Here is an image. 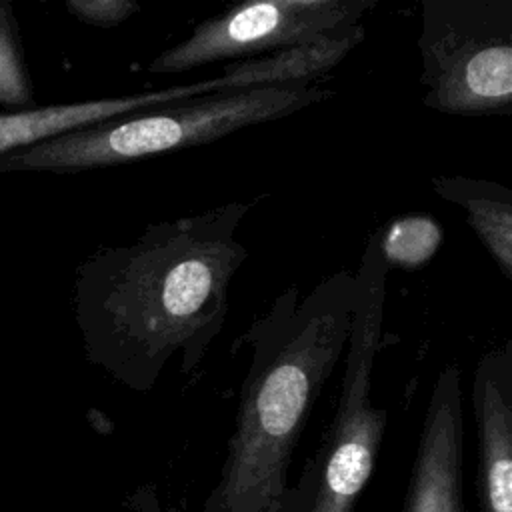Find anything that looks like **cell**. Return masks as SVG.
Instances as JSON below:
<instances>
[{
  "label": "cell",
  "instance_id": "cell-1",
  "mask_svg": "<svg viewBox=\"0 0 512 512\" xmlns=\"http://www.w3.org/2000/svg\"><path fill=\"white\" fill-rule=\"evenodd\" d=\"M252 202H228L148 224L96 260L88 316L100 362L148 392L178 356L182 374L204 360L228 316V292L248 252L236 236Z\"/></svg>",
  "mask_w": 512,
  "mask_h": 512
},
{
  "label": "cell",
  "instance_id": "cell-2",
  "mask_svg": "<svg viewBox=\"0 0 512 512\" xmlns=\"http://www.w3.org/2000/svg\"><path fill=\"white\" fill-rule=\"evenodd\" d=\"M354 306V272L326 276L306 294L282 290L242 336L250 364L222 472L228 512H274L310 408L342 358Z\"/></svg>",
  "mask_w": 512,
  "mask_h": 512
},
{
  "label": "cell",
  "instance_id": "cell-3",
  "mask_svg": "<svg viewBox=\"0 0 512 512\" xmlns=\"http://www.w3.org/2000/svg\"><path fill=\"white\" fill-rule=\"evenodd\" d=\"M332 96V90L318 84L204 94L44 140L18 160L54 170L118 166L210 144L248 126L296 114Z\"/></svg>",
  "mask_w": 512,
  "mask_h": 512
},
{
  "label": "cell",
  "instance_id": "cell-4",
  "mask_svg": "<svg viewBox=\"0 0 512 512\" xmlns=\"http://www.w3.org/2000/svg\"><path fill=\"white\" fill-rule=\"evenodd\" d=\"M418 50L426 108L512 112V0H422Z\"/></svg>",
  "mask_w": 512,
  "mask_h": 512
},
{
  "label": "cell",
  "instance_id": "cell-5",
  "mask_svg": "<svg viewBox=\"0 0 512 512\" xmlns=\"http://www.w3.org/2000/svg\"><path fill=\"white\" fill-rule=\"evenodd\" d=\"M376 0H254L202 20L188 38L160 52L152 74H178L222 60H248L306 46L360 26Z\"/></svg>",
  "mask_w": 512,
  "mask_h": 512
},
{
  "label": "cell",
  "instance_id": "cell-6",
  "mask_svg": "<svg viewBox=\"0 0 512 512\" xmlns=\"http://www.w3.org/2000/svg\"><path fill=\"white\" fill-rule=\"evenodd\" d=\"M462 390L456 364L434 382L412 468L408 512H460Z\"/></svg>",
  "mask_w": 512,
  "mask_h": 512
},
{
  "label": "cell",
  "instance_id": "cell-7",
  "mask_svg": "<svg viewBox=\"0 0 512 512\" xmlns=\"http://www.w3.org/2000/svg\"><path fill=\"white\" fill-rule=\"evenodd\" d=\"M472 410L478 432L482 512H512V340L476 364Z\"/></svg>",
  "mask_w": 512,
  "mask_h": 512
},
{
  "label": "cell",
  "instance_id": "cell-8",
  "mask_svg": "<svg viewBox=\"0 0 512 512\" xmlns=\"http://www.w3.org/2000/svg\"><path fill=\"white\" fill-rule=\"evenodd\" d=\"M228 90L226 78L220 74L216 78L198 80L192 84L170 86L154 92H142L118 98H100L76 104H58L38 110H26L16 114H0V152L8 148H18L34 142H44L56 136H64L76 130H84L102 122L132 116L156 106L170 102H182L198 98L204 94Z\"/></svg>",
  "mask_w": 512,
  "mask_h": 512
},
{
  "label": "cell",
  "instance_id": "cell-9",
  "mask_svg": "<svg viewBox=\"0 0 512 512\" xmlns=\"http://www.w3.org/2000/svg\"><path fill=\"white\" fill-rule=\"evenodd\" d=\"M386 410L340 408L320 454V482L312 512H352L368 482L384 438Z\"/></svg>",
  "mask_w": 512,
  "mask_h": 512
},
{
  "label": "cell",
  "instance_id": "cell-10",
  "mask_svg": "<svg viewBox=\"0 0 512 512\" xmlns=\"http://www.w3.org/2000/svg\"><path fill=\"white\" fill-rule=\"evenodd\" d=\"M432 188L442 200L466 212L468 226L502 276L512 280V190L470 176H434Z\"/></svg>",
  "mask_w": 512,
  "mask_h": 512
},
{
  "label": "cell",
  "instance_id": "cell-11",
  "mask_svg": "<svg viewBox=\"0 0 512 512\" xmlns=\"http://www.w3.org/2000/svg\"><path fill=\"white\" fill-rule=\"evenodd\" d=\"M444 232L436 218L426 214H408L390 220L378 228L380 252L386 266L420 268L434 258Z\"/></svg>",
  "mask_w": 512,
  "mask_h": 512
},
{
  "label": "cell",
  "instance_id": "cell-12",
  "mask_svg": "<svg viewBox=\"0 0 512 512\" xmlns=\"http://www.w3.org/2000/svg\"><path fill=\"white\" fill-rule=\"evenodd\" d=\"M68 8L84 22L96 26H116L140 12V4L132 0H74Z\"/></svg>",
  "mask_w": 512,
  "mask_h": 512
},
{
  "label": "cell",
  "instance_id": "cell-13",
  "mask_svg": "<svg viewBox=\"0 0 512 512\" xmlns=\"http://www.w3.org/2000/svg\"><path fill=\"white\" fill-rule=\"evenodd\" d=\"M24 76L14 60L8 42L0 34V100L4 102H24L26 96Z\"/></svg>",
  "mask_w": 512,
  "mask_h": 512
}]
</instances>
